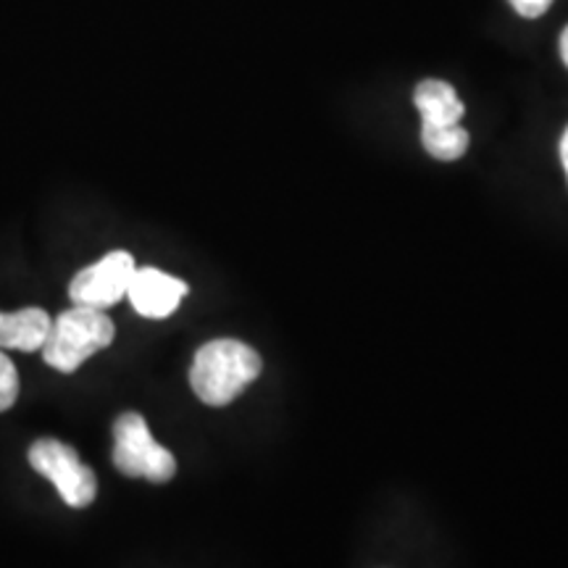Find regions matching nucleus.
Returning a JSON list of instances; mask_svg holds the SVG:
<instances>
[{"mask_svg": "<svg viewBox=\"0 0 568 568\" xmlns=\"http://www.w3.org/2000/svg\"><path fill=\"white\" fill-rule=\"evenodd\" d=\"M261 355L240 339H213L195 353L190 387L205 406H230L258 379Z\"/></svg>", "mask_w": 568, "mask_h": 568, "instance_id": "obj_1", "label": "nucleus"}, {"mask_svg": "<svg viewBox=\"0 0 568 568\" xmlns=\"http://www.w3.org/2000/svg\"><path fill=\"white\" fill-rule=\"evenodd\" d=\"M113 335L116 329L105 311L74 305L51 322V332L40 351L48 366L61 374H71L92 355L105 351L113 343Z\"/></svg>", "mask_w": 568, "mask_h": 568, "instance_id": "obj_2", "label": "nucleus"}, {"mask_svg": "<svg viewBox=\"0 0 568 568\" xmlns=\"http://www.w3.org/2000/svg\"><path fill=\"white\" fill-rule=\"evenodd\" d=\"M113 466L124 477L163 485L176 474V460L161 443H155L148 422L140 414H122L113 422Z\"/></svg>", "mask_w": 568, "mask_h": 568, "instance_id": "obj_3", "label": "nucleus"}, {"mask_svg": "<svg viewBox=\"0 0 568 568\" xmlns=\"http://www.w3.org/2000/svg\"><path fill=\"white\" fill-rule=\"evenodd\" d=\"M30 464L40 477L51 479L61 500L71 508H88L95 500L98 479L90 466H84L77 450L59 439H38L30 447Z\"/></svg>", "mask_w": 568, "mask_h": 568, "instance_id": "obj_4", "label": "nucleus"}, {"mask_svg": "<svg viewBox=\"0 0 568 568\" xmlns=\"http://www.w3.org/2000/svg\"><path fill=\"white\" fill-rule=\"evenodd\" d=\"M134 258L126 251L103 255L98 264L82 268L69 284V297L74 305L105 311L124 301L134 274Z\"/></svg>", "mask_w": 568, "mask_h": 568, "instance_id": "obj_5", "label": "nucleus"}, {"mask_svg": "<svg viewBox=\"0 0 568 568\" xmlns=\"http://www.w3.org/2000/svg\"><path fill=\"white\" fill-rule=\"evenodd\" d=\"M190 293V287L172 274H163L161 268H134L130 290L132 308L145 318H166L180 308L182 297Z\"/></svg>", "mask_w": 568, "mask_h": 568, "instance_id": "obj_6", "label": "nucleus"}, {"mask_svg": "<svg viewBox=\"0 0 568 568\" xmlns=\"http://www.w3.org/2000/svg\"><path fill=\"white\" fill-rule=\"evenodd\" d=\"M51 332V316L42 308H21L13 314L0 311V351L34 353Z\"/></svg>", "mask_w": 568, "mask_h": 568, "instance_id": "obj_7", "label": "nucleus"}, {"mask_svg": "<svg viewBox=\"0 0 568 568\" xmlns=\"http://www.w3.org/2000/svg\"><path fill=\"white\" fill-rule=\"evenodd\" d=\"M414 103L424 124H460L464 103L447 82L424 80L414 92Z\"/></svg>", "mask_w": 568, "mask_h": 568, "instance_id": "obj_8", "label": "nucleus"}, {"mask_svg": "<svg viewBox=\"0 0 568 568\" xmlns=\"http://www.w3.org/2000/svg\"><path fill=\"white\" fill-rule=\"evenodd\" d=\"M426 153L439 161H458L468 151V132L460 124H422Z\"/></svg>", "mask_w": 568, "mask_h": 568, "instance_id": "obj_9", "label": "nucleus"}, {"mask_svg": "<svg viewBox=\"0 0 568 568\" xmlns=\"http://www.w3.org/2000/svg\"><path fill=\"white\" fill-rule=\"evenodd\" d=\"M19 397V374L9 355L0 351V414L9 410Z\"/></svg>", "mask_w": 568, "mask_h": 568, "instance_id": "obj_10", "label": "nucleus"}, {"mask_svg": "<svg viewBox=\"0 0 568 568\" xmlns=\"http://www.w3.org/2000/svg\"><path fill=\"white\" fill-rule=\"evenodd\" d=\"M510 6H514L518 17H524V19H539L545 11L550 9L552 0H510Z\"/></svg>", "mask_w": 568, "mask_h": 568, "instance_id": "obj_11", "label": "nucleus"}, {"mask_svg": "<svg viewBox=\"0 0 568 568\" xmlns=\"http://www.w3.org/2000/svg\"><path fill=\"white\" fill-rule=\"evenodd\" d=\"M560 59H564V63L568 67V27L564 30V34H560Z\"/></svg>", "mask_w": 568, "mask_h": 568, "instance_id": "obj_12", "label": "nucleus"}, {"mask_svg": "<svg viewBox=\"0 0 568 568\" xmlns=\"http://www.w3.org/2000/svg\"><path fill=\"white\" fill-rule=\"evenodd\" d=\"M560 161H564V169H568V130L564 132V140H560Z\"/></svg>", "mask_w": 568, "mask_h": 568, "instance_id": "obj_13", "label": "nucleus"}, {"mask_svg": "<svg viewBox=\"0 0 568 568\" xmlns=\"http://www.w3.org/2000/svg\"><path fill=\"white\" fill-rule=\"evenodd\" d=\"M566 174H568V169H566Z\"/></svg>", "mask_w": 568, "mask_h": 568, "instance_id": "obj_14", "label": "nucleus"}]
</instances>
